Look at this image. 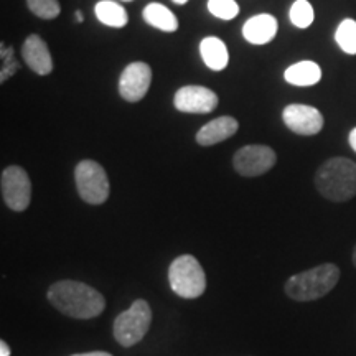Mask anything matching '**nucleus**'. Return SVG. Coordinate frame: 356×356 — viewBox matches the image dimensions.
Wrapping results in <instances>:
<instances>
[{
    "label": "nucleus",
    "mask_w": 356,
    "mask_h": 356,
    "mask_svg": "<svg viewBox=\"0 0 356 356\" xmlns=\"http://www.w3.org/2000/svg\"><path fill=\"white\" fill-rule=\"evenodd\" d=\"M284 79L292 86L309 88L322 79V68L315 61L305 60L289 66L284 73Z\"/></svg>",
    "instance_id": "obj_16"
},
{
    "label": "nucleus",
    "mask_w": 356,
    "mask_h": 356,
    "mask_svg": "<svg viewBox=\"0 0 356 356\" xmlns=\"http://www.w3.org/2000/svg\"><path fill=\"white\" fill-rule=\"evenodd\" d=\"M172 291L184 299H197L207 291V275L198 259L191 254L178 256L168 267Z\"/></svg>",
    "instance_id": "obj_4"
},
{
    "label": "nucleus",
    "mask_w": 356,
    "mask_h": 356,
    "mask_svg": "<svg viewBox=\"0 0 356 356\" xmlns=\"http://www.w3.org/2000/svg\"><path fill=\"white\" fill-rule=\"evenodd\" d=\"M47 297L58 312L71 318H95L106 309L104 296L95 287L78 280H58L48 289Z\"/></svg>",
    "instance_id": "obj_1"
},
{
    "label": "nucleus",
    "mask_w": 356,
    "mask_h": 356,
    "mask_svg": "<svg viewBox=\"0 0 356 356\" xmlns=\"http://www.w3.org/2000/svg\"><path fill=\"white\" fill-rule=\"evenodd\" d=\"M200 55L203 63L211 71H222L229 63V51L226 43L218 37H207L200 42Z\"/></svg>",
    "instance_id": "obj_15"
},
{
    "label": "nucleus",
    "mask_w": 356,
    "mask_h": 356,
    "mask_svg": "<svg viewBox=\"0 0 356 356\" xmlns=\"http://www.w3.org/2000/svg\"><path fill=\"white\" fill-rule=\"evenodd\" d=\"M22 58L38 76H47L53 71V58L48 50V44L40 35H29L22 47Z\"/></svg>",
    "instance_id": "obj_12"
},
{
    "label": "nucleus",
    "mask_w": 356,
    "mask_h": 356,
    "mask_svg": "<svg viewBox=\"0 0 356 356\" xmlns=\"http://www.w3.org/2000/svg\"><path fill=\"white\" fill-rule=\"evenodd\" d=\"M71 356H113V355L108 353V351H89V353H78Z\"/></svg>",
    "instance_id": "obj_24"
},
{
    "label": "nucleus",
    "mask_w": 356,
    "mask_h": 356,
    "mask_svg": "<svg viewBox=\"0 0 356 356\" xmlns=\"http://www.w3.org/2000/svg\"><path fill=\"white\" fill-rule=\"evenodd\" d=\"M277 19L270 13H257L243 25V37L251 44H267L277 35Z\"/></svg>",
    "instance_id": "obj_14"
},
{
    "label": "nucleus",
    "mask_w": 356,
    "mask_h": 356,
    "mask_svg": "<svg viewBox=\"0 0 356 356\" xmlns=\"http://www.w3.org/2000/svg\"><path fill=\"white\" fill-rule=\"evenodd\" d=\"M122 2H132V0H122Z\"/></svg>",
    "instance_id": "obj_30"
},
{
    "label": "nucleus",
    "mask_w": 356,
    "mask_h": 356,
    "mask_svg": "<svg viewBox=\"0 0 356 356\" xmlns=\"http://www.w3.org/2000/svg\"><path fill=\"white\" fill-rule=\"evenodd\" d=\"M29 10L42 20H53L60 15L61 6L58 0H26Z\"/></svg>",
    "instance_id": "obj_21"
},
{
    "label": "nucleus",
    "mask_w": 356,
    "mask_h": 356,
    "mask_svg": "<svg viewBox=\"0 0 356 356\" xmlns=\"http://www.w3.org/2000/svg\"><path fill=\"white\" fill-rule=\"evenodd\" d=\"M337 44L346 55H356V20L345 19L335 32Z\"/></svg>",
    "instance_id": "obj_19"
},
{
    "label": "nucleus",
    "mask_w": 356,
    "mask_h": 356,
    "mask_svg": "<svg viewBox=\"0 0 356 356\" xmlns=\"http://www.w3.org/2000/svg\"><path fill=\"white\" fill-rule=\"evenodd\" d=\"M348 142H350L351 149H353L355 152H356V127L353 129V131L350 132V136H348Z\"/></svg>",
    "instance_id": "obj_26"
},
{
    "label": "nucleus",
    "mask_w": 356,
    "mask_h": 356,
    "mask_svg": "<svg viewBox=\"0 0 356 356\" xmlns=\"http://www.w3.org/2000/svg\"><path fill=\"white\" fill-rule=\"evenodd\" d=\"M152 84V68L144 61L127 65L119 78V95L127 102H139Z\"/></svg>",
    "instance_id": "obj_10"
},
{
    "label": "nucleus",
    "mask_w": 356,
    "mask_h": 356,
    "mask_svg": "<svg viewBox=\"0 0 356 356\" xmlns=\"http://www.w3.org/2000/svg\"><path fill=\"white\" fill-rule=\"evenodd\" d=\"M173 3H177V6H185L186 2H188V0H172Z\"/></svg>",
    "instance_id": "obj_28"
},
{
    "label": "nucleus",
    "mask_w": 356,
    "mask_h": 356,
    "mask_svg": "<svg viewBox=\"0 0 356 356\" xmlns=\"http://www.w3.org/2000/svg\"><path fill=\"white\" fill-rule=\"evenodd\" d=\"M74 15H76V20L79 22V24H81V22L84 20V17H83V13H81V10H76V13H74Z\"/></svg>",
    "instance_id": "obj_27"
},
{
    "label": "nucleus",
    "mask_w": 356,
    "mask_h": 356,
    "mask_svg": "<svg viewBox=\"0 0 356 356\" xmlns=\"http://www.w3.org/2000/svg\"><path fill=\"white\" fill-rule=\"evenodd\" d=\"M79 197L89 204H102L109 198V178L104 167L95 160H81L74 168Z\"/></svg>",
    "instance_id": "obj_6"
},
{
    "label": "nucleus",
    "mask_w": 356,
    "mask_h": 356,
    "mask_svg": "<svg viewBox=\"0 0 356 356\" xmlns=\"http://www.w3.org/2000/svg\"><path fill=\"white\" fill-rule=\"evenodd\" d=\"M0 356H10V348L3 340L0 341Z\"/></svg>",
    "instance_id": "obj_25"
},
{
    "label": "nucleus",
    "mask_w": 356,
    "mask_h": 356,
    "mask_svg": "<svg viewBox=\"0 0 356 356\" xmlns=\"http://www.w3.org/2000/svg\"><path fill=\"white\" fill-rule=\"evenodd\" d=\"M208 12L220 20H233L239 15V3L236 0H208Z\"/></svg>",
    "instance_id": "obj_22"
},
{
    "label": "nucleus",
    "mask_w": 356,
    "mask_h": 356,
    "mask_svg": "<svg viewBox=\"0 0 356 356\" xmlns=\"http://www.w3.org/2000/svg\"><path fill=\"white\" fill-rule=\"evenodd\" d=\"M2 70H0V83H6L12 74H15L19 71L20 65L19 61L15 60V53H13V48L8 47L6 50V47L2 44Z\"/></svg>",
    "instance_id": "obj_23"
},
{
    "label": "nucleus",
    "mask_w": 356,
    "mask_h": 356,
    "mask_svg": "<svg viewBox=\"0 0 356 356\" xmlns=\"http://www.w3.org/2000/svg\"><path fill=\"white\" fill-rule=\"evenodd\" d=\"M220 97L210 88L188 84L180 88L173 96V106L177 111L186 114H210L218 108Z\"/></svg>",
    "instance_id": "obj_9"
},
{
    "label": "nucleus",
    "mask_w": 356,
    "mask_h": 356,
    "mask_svg": "<svg viewBox=\"0 0 356 356\" xmlns=\"http://www.w3.org/2000/svg\"><path fill=\"white\" fill-rule=\"evenodd\" d=\"M284 124L299 136H317L323 129V115L317 108L307 104H289L282 111Z\"/></svg>",
    "instance_id": "obj_11"
},
{
    "label": "nucleus",
    "mask_w": 356,
    "mask_h": 356,
    "mask_svg": "<svg viewBox=\"0 0 356 356\" xmlns=\"http://www.w3.org/2000/svg\"><path fill=\"white\" fill-rule=\"evenodd\" d=\"M289 19L297 29H309L315 20L314 7L309 0H296L289 10Z\"/></svg>",
    "instance_id": "obj_20"
},
{
    "label": "nucleus",
    "mask_w": 356,
    "mask_h": 356,
    "mask_svg": "<svg viewBox=\"0 0 356 356\" xmlns=\"http://www.w3.org/2000/svg\"><path fill=\"white\" fill-rule=\"evenodd\" d=\"M238 129L239 122L234 118H231V115H221V118H216L208 124H204L197 132V136H195V140L202 147H211L233 137L238 132Z\"/></svg>",
    "instance_id": "obj_13"
},
{
    "label": "nucleus",
    "mask_w": 356,
    "mask_h": 356,
    "mask_svg": "<svg viewBox=\"0 0 356 356\" xmlns=\"http://www.w3.org/2000/svg\"><path fill=\"white\" fill-rule=\"evenodd\" d=\"M142 19L147 25L154 26V29L160 30V32L173 33L178 30V19L170 8L163 6V3L152 2L145 6L142 10Z\"/></svg>",
    "instance_id": "obj_17"
},
{
    "label": "nucleus",
    "mask_w": 356,
    "mask_h": 356,
    "mask_svg": "<svg viewBox=\"0 0 356 356\" xmlns=\"http://www.w3.org/2000/svg\"><path fill=\"white\" fill-rule=\"evenodd\" d=\"M315 186L330 202H348L356 197V163L345 157L328 159L315 173Z\"/></svg>",
    "instance_id": "obj_2"
},
{
    "label": "nucleus",
    "mask_w": 356,
    "mask_h": 356,
    "mask_svg": "<svg viewBox=\"0 0 356 356\" xmlns=\"http://www.w3.org/2000/svg\"><path fill=\"white\" fill-rule=\"evenodd\" d=\"M150 325H152V309L145 300L139 299L134 302L131 309L115 317L113 325L114 338L119 345L129 348L139 343L147 335Z\"/></svg>",
    "instance_id": "obj_5"
},
{
    "label": "nucleus",
    "mask_w": 356,
    "mask_h": 356,
    "mask_svg": "<svg viewBox=\"0 0 356 356\" xmlns=\"http://www.w3.org/2000/svg\"><path fill=\"white\" fill-rule=\"evenodd\" d=\"M353 264L356 267V244H355V249H353Z\"/></svg>",
    "instance_id": "obj_29"
},
{
    "label": "nucleus",
    "mask_w": 356,
    "mask_h": 356,
    "mask_svg": "<svg viewBox=\"0 0 356 356\" xmlns=\"http://www.w3.org/2000/svg\"><path fill=\"white\" fill-rule=\"evenodd\" d=\"M3 203L12 211H25L32 202V181L29 173L19 165H10L0 177Z\"/></svg>",
    "instance_id": "obj_7"
},
{
    "label": "nucleus",
    "mask_w": 356,
    "mask_h": 356,
    "mask_svg": "<svg viewBox=\"0 0 356 356\" xmlns=\"http://www.w3.org/2000/svg\"><path fill=\"white\" fill-rule=\"evenodd\" d=\"M340 280V269L332 262H325L309 270L292 275L286 282L287 297L296 302H312L328 296Z\"/></svg>",
    "instance_id": "obj_3"
},
{
    "label": "nucleus",
    "mask_w": 356,
    "mask_h": 356,
    "mask_svg": "<svg viewBox=\"0 0 356 356\" xmlns=\"http://www.w3.org/2000/svg\"><path fill=\"white\" fill-rule=\"evenodd\" d=\"M277 162V155L269 145L252 144L241 147L233 157L234 170L243 177H261Z\"/></svg>",
    "instance_id": "obj_8"
},
{
    "label": "nucleus",
    "mask_w": 356,
    "mask_h": 356,
    "mask_svg": "<svg viewBox=\"0 0 356 356\" xmlns=\"http://www.w3.org/2000/svg\"><path fill=\"white\" fill-rule=\"evenodd\" d=\"M96 19L102 25L113 26V29H124L129 22V15L121 3L113 0H101L95 6Z\"/></svg>",
    "instance_id": "obj_18"
}]
</instances>
